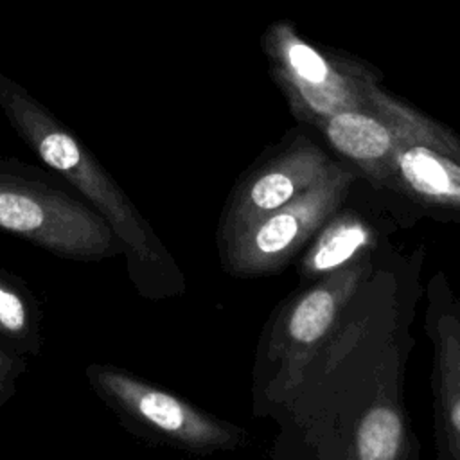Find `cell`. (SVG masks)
<instances>
[{"mask_svg": "<svg viewBox=\"0 0 460 460\" xmlns=\"http://www.w3.org/2000/svg\"><path fill=\"white\" fill-rule=\"evenodd\" d=\"M352 181L354 172L334 162L311 189L223 244L225 268L239 277H259L284 268L338 212Z\"/></svg>", "mask_w": 460, "mask_h": 460, "instance_id": "4", "label": "cell"}, {"mask_svg": "<svg viewBox=\"0 0 460 460\" xmlns=\"http://www.w3.org/2000/svg\"><path fill=\"white\" fill-rule=\"evenodd\" d=\"M0 341L27 359L38 358L45 343L40 298L5 268H0Z\"/></svg>", "mask_w": 460, "mask_h": 460, "instance_id": "10", "label": "cell"}, {"mask_svg": "<svg viewBox=\"0 0 460 460\" xmlns=\"http://www.w3.org/2000/svg\"><path fill=\"white\" fill-rule=\"evenodd\" d=\"M0 232L77 262L122 255L106 219L58 172L0 156Z\"/></svg>", "mask_w": 460, "mask_h": 460, "instance_id": "2", "label": "cell"}, {"mask_svg": "<svg viewBox=\"0 0 460 460\" xmlns=\"http://www.w3.org/2000/svg\"><path fill=\"white\" fill-rule=\"evenodd\" d=\"M406 429L401 413L388 404L372 406L361 419L352 456L361 460H394L402 455Z\"/></svg>", "mask_w": 460, "mask_h": 460, "instance_id": "13", "label": "cell"}, {"mask_svg": "<svg viewBox=\"0 0 460 460\" xmlns=\"http://www.w3.org/2000/svg\"><path fill=\"white\" fill-rule=\"evenodd\" d=\"M372 228L358 216H332L302 261V275L320 279L354 264L372 246Z\"/></svg>", "mask_w": 460, "mask_h": 460, "instance_id": "11", "label": "cell"}, {"mask_svg": "<svg viewBox=\"0 0 460 460\" xmlns=\"http://www.w3.org/2000/svg\"><path fill=\"white\" fill-rule=\"evenodd\" d=\"M332 160L311 140L298 138L279 156L250 172L234 190L219 225V244L230 243L255 221L288 205L318 183Z\"/></svg>", "mask_w": 460, "mask_h": 460, "instance_id": "6", "label": "cell"}, {"mask_svg": "<svg viewBox=\"0 0 460 460\" xmlns=\"http://www.w3.org/2000/svg\"><path fill=\"white\" fill-rule=\"evenodd\" d=\"M282 84L298 117L316 126L343 110H377V86L341 75L307 43L288 36L277 45Z\"/></svg>", "mask_w": 460, "mask_h": 460, "instance_id": "8", "label": "cell"}, {"mask_svg": "<svg viewBox=\"0 0 460 460\" xmlns=\"http://www.w3.org/2000/svg\"><path fill=\"white\" fill-rule=\"evenodd\" d=\"M84 376L117 420L144 440L190 453H212L239 444V429L128 368L90 363Z\"/></svg>", "mask_w": 460, "mask_h": 460, "instance_id": "3", "label": "cell"}, {"mask_svg": "<svg viewBox=\"0 0 460 460\" xmlns=\"http://www.w3.org/2000/svg\"><path fill=\"white\" fill-rule=\"evenodd\" d=\"M437 365L440 368V419L451 453L460 458V329L455 322L437 327Z\"/></svg>", "mask_w": 460, "mask_h": 460, "instance_id": "12", "label": "cell"}, {"mask_svg": "<svg viewBox=\"0 0 460 460\" xmlns=\"http://www.w3.org/2000/svg\"><path fill=\"white\" fill-rule=\"evenodd\" d=\"M394 185L422 203L460 208V156L429 144L402 142L394 156Z\"/></svg>", "mask_w": 460, "mask_h": 460, "instance_id": "9", "label": "cell"}, {"mask_svg": "<svg viewBox=\"0 0 460 460\" xmlns=\"http://www.w3.org/2000/svg\"><path fill=\"white\" fill-rule=\"evenodd\" d=\"M27 372V358L11 350L0 341V408L5 406L18 390V379Z\"/></svg>", "mask_w": 460, "mask_h": 460, "instance_id": "14", "label": "cell"}, {"mask_svg": "<svg viewBox=\"0 0 460 460\" xmlns=\"http://www.w3.org/2000/svg\"><path fill=\"white\" fill-rule=\"evenodd\" d=\"M318 126L336 151L388 185H394V156L402 142L429 144L460 156V140L451 131L399 101L388 113L343 110Z\"/></svg>", "mask_w": 460, "mask_h": 460, "instance_id": "5", "label": "cell"}, {"mask_svg": "<svg viewBox=\"0 0 460 460\" xmlns=\"http://www.w3.org/2000/svg\"><path fill=\"white\" fill-rule=\"evenodd\" d=\"M0 110L27 147L106 219L122 250L126 271L137 293L147 300L181 293L183 277L171 253L115 178L74 129L2 70Z\"/></svg>", "mask_w": 460, "mask_h": 460, "instance_id": "1", "label": "cell"}, {"mask_svg": "<svg viewBox=\"0 0 460 460\" xmlns=\"http://www.w3.org/2000/svg\"><path fill=\"white\" fill-rule=\"evenodd\" d=\"M365 270V262H354L320 277L288 309L280 331L273 336V354L280 365L279 390H291L304 379L307 363L336 327Z\"/></svg>", "mask_w": 460, "mask_h": 460, "instance_id": "7", "label": "cell"}]
</instances>
